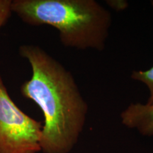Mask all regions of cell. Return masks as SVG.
Here are the masks:
<instances>
[{
	"label": "cell",
	"mask_w": 153,
	"mask_h": 153,
	"mask_svg": "<svg viewBox=\"0 0 153 153\" xmlns=\"http://www.w3.org/2000/svg\"><path fill=\"white\" fill-rule=\"evenodd\" d=\"M11 7L25 24L56 28L64 46L82 51L105 49L112 16L95 0H14Z\"/></svg>",
	"instance_id": "2"
},
{
	"label": "cell",
	"mask_w": 153,
	"mask_h": 153,
	"mask_svg": "<svg viewBox=\"0 0 153 153\" xmlns=\"http://www.w3.org/2000/svg\"><path fill=\"white\" fill-rule=\"evenodd\" d=\"M42 128L14 102L0 74V153L41 152Z\"/></svg>",
	"instance_id": "3"
},
{
	"label": "cell",
	"mask_w": 153,
	"mask_h": 153,
	"mask_svg": "<svg viewBox=\"0 0 153 153\" xmlns=\"http://www.w3.org/2000/svg\"><path fill=\"white\" fill-rule=\"evenodd\" d=\"M11 0H0V30L7 24L11 16Z\"/></svg>",
	"instance_id": "6"
},
{
	"label": "cell",
	"mask_w": 153,
	"mask_h": 153,
	"mask_svg": "<svg viewBox=\"0 0 153 153\" xmlns=\"http://www.w3.org/2000/svg\"><path fill=\"white\" fill-rule=\"evenodd\" d=\"M151 5L153 8V1H151ZM131 79L135 81L140 82L144 84L148 87L149 94V98L147 101L148 104H153V66L147 70H135L132 72Z\"/></svg>",
	"instance_id": "5"
},
{
	"label": "cell",
	"mask_w": 153,
	"mask_h": 153,
	"mask_svg": "<svg viewBox=\"0 0 153 153\" xmlns=\"http://www.w3.org/2000/svg\"><path fill=\"white\" fill-rule=\"evenodd\" d=\"M121 123L144 136H153V104L132 103L120 114Z\"/></svg>",
	"instance_id": "4"
},
{
	"label": "cell",
	"mask_w": 153,
	"mask_h": 153,
	"mask_svg": "<svg viewBox=\"0 0 153 153\" xmlns=\"http://www.w3.org/2000/svg\"><path fill=\"white\" fill-rule=\"evenodd\" d=\"M19 55L32 70L21 92L41 108L44 121L40 147L43 153H70L76 145L89 106L71 72L38 45H23Z\"/></svg>",
	"instance_id": "1"
},
{
	"label": "cell",
	"mask_w": 153,
	"mask_h": 153,
	"mask_svg": "<svg viewBox=\"0 0 153 153\" xmlns=\"http://www.w3.org/2000/svg\"><path fill=\"white\" fill-rule=\"evenodd\" d=\"M106 4L111 9L116 11L126 10L129 5V3L126 0H107Z\"/></svg>",
	"instance_id": "7"
}]
</instances>
